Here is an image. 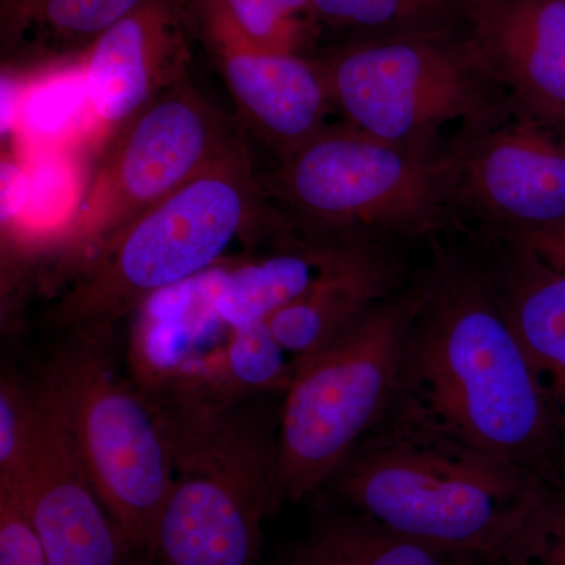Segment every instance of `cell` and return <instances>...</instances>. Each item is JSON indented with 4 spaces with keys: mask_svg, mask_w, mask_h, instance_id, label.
Listing matches in <instances>:
<instances>
[{
    "mask_svg": "<svg viewBox=\"0 0 565 565\" xmlns=\"http://www.w3.org/2000/svg\"><path fill=\"white\" fill-rule=\"evenodd\" d=\"M386 416L511 465L565 494V426L468 248L437 247Z\"/></svg>",
    "mask_w": 565,
    "mask_h": 565,
    "instance_id": "cell-1",
    "label": "cell"
},
{
    "mask_svg": "<svg viewBox=\"0 0 565 565\" xmlns=\"http://www.w3.org/2000/svg\"><path fill=\"white\" fill-rule=\"evenodd\" d=\"M172 449L151 565H262L274 505L278 415L195 382L150 390Z\"/></svg>",
    "mask_w": 565,
    "mask_h": 565,
    "instance_id": "cell-2",
    "label": "cell"
},
{
    "mask_svg": "<svg viewBox=\"0 0 565 565\" xmlns=\"http://www.w3.org/2000/svg\"><path fill=\"white\" fill-rule=\"evenodd\" d=\"M329 486L386 530L487 565L550 493L511 465L386 415Z\"/></svg>",
    "mask_w": 565,
    "mask_h": 565,
    "instance_id": "cell-3",
    "label": "cell"
},
{
    "mask_svg": "<svg viewBox=\"0 0 565 565\" xmlns=\"http://www.w3.org/2000/svg\"><path fill=\"white\" fill-rule=\"evenodd\" d=\"M243 136L217 161L143 212L74 274L52 311L65 333L110 330L167 289L221 262L237 237L274 243L291 222L267 203Z\"/></svg>",
    "mask_w": 565,
    "mask_h": 565,
    "instance_id": "cell-4",
    "label": "cell"
},
{
    "mask_svg": "<svg viewBox=\"0 0 565 565\" xmlns=\"http://www.w3.org/2000/svg\"><path fill=\"white\" fill-rule=\"evenodd\" d=\"M263 188L305 236L393 245L463 232L448 141L396 143L327 125Z\"/></svg>",
    "mask_w": 565,
    "mask_h": 565,
    "instance_id": "cell-5",
    "label": "cell"
},
{
    "mask_svg": "<svg viewBox=\"0 0 565 565\" xmlns=\"http://www.w3.org/2000/svg\"><path fill=\"white\" fill-rule=\"evenodd\" d=\"M109 332L66 333L35 385L137 564L151 565L172 487V449L158 401L122 377Z\"/></svg>",
    "mask_w": 565,
    "mask_h": 565,
    "instance_id": "cell-6",
    "label": "cell"
},
{
    "mask_svg": "<svg viewBox=\"0 0 565 565\" xmlns=\"http://www.w3.org/2000/svg\"><path fill=\"white\" fill-rule=\"evenodd\" d=\"M422 299L419 270L333 343L299 363L278 411L275 512L329 486L384 419Z\"/></svg>",
    "mask_w": 565,
    "mask_h": 565,
    "instance_id": "cell-7",
    "label": "cell"
},
{
    "mask_svg": "<svg viewBox=\"0 0 565 565\" xmlns=\"http://www.w3.org/2000/svg\"><path fill=\"white\" fill-rule=\"evenodd\" d=\"M345 125L396 143L441 145L445 126L509 120L508 96L460 29L349 41L316 57Z\"/></svg>",
    "mask_w": 565,
    "mask_h": 565,
    "instance_id": "cell-8",
    "label": "cell"
},
{
    "mask_svg": "<svg viewBox=\"0 0 565 565\" xmlns=\"http://www.w3.org/2000/svg\"><path fill=\"white\" fill-rule=\"evenodd\" d=\"M188 77L118 129L79 202L51 239L73 275L136 221L206 170L239 137Z\"/></svg>",
    "mask_w": 565,
    "mask_h": 565,
    "instance_id": "cell-9",
    "label": "cell"
},
{
    "mask_svg": "<svg viewBox=\"0 0 565 565\" xmlns=\"http://www.w3.org/2000/svg\"><path fill=\"white\" fill-rule=\"evenodd\" d=\"M509 120L459 128L448 141L463 228L475 222L522 232L565 221V139L522 118Z\"/></svg>",
    "mask_w": 565,
    "mask_h": 565,
    "instance_id": "cell-10",
    "label": "cell"
},
{
    "mask_svg": "<svg viewBox=\"0 0 565 565\" xmlns=\"http://www.w3.org/2000/svg\"><path fill=\"white\" fill-rule=\"evenodd\" d=\"M459 29L512 117L565 139V0H465Z\"/></svg>",
    "mask_w": 565,
    "mask_h": 565,
    "instance_id": "cell-11",
    "label": "cell"
},
{
    "mask_svg": "<svg viewBox=\"0 0 565 565\" xmlns=\"http://www.w3.org/2000/svg\"><path fill=\"white\" fill-rule=\"evenodd\" d=\"M39 396V437L24 473L0 486L20 498L50 565H137L131 544L85 475L61 423Z\"/></svg>",
    "mask_w": 565,
    "mask_h": 565,
    "instance_id": "cell-12",
    "label": "cell"
},
{
    "mask_svg": "<svg viewBox=\"0 0 565 565\" xmlns=\"http://www.w3.org/2000/svg\"><path fill=\"white\" fill-rule=\"evenodd\" d=\"M192 2L150 0L84 51L85 99L104 131L117 132L188 77L185 25Z\"/></svg>",
    "mask_w": 565,
    "mask_h": 565,
    "instance_id": "cell-13",
    "label": "cell"
},
{
    "mask_svg": "<svg viewBox=\"0 0 565 565\" xmlns=\"http://www.w3.org/2000/svg\"><path fill=\"white\" fill-rule=\"evenodd\" d=\"M463 234L539 388L565 426V273L508 234L478 226Z\"/></svg>",
    "mask_w": 565,
    "mask_h": 565,
    "instance_id": "cell-14",
    "label": "cell"
},
{
    "mask_svg": "<svg viewBox=\"0 0 565 565\" xmlns=\"http://www.w3.org/2000/svg\"><path fill=\"white\" fill-rule=\"evenodd\" d=\"M247 128L285 161L326 128L333 109L316 58L243 47H212Z\"/></svg>",
    "mask_w": 565,
    "mask_h": 565,
    "instance_id": "cell-15",
    "label": "cell"
},
{
    "mask_svg": "<svg viewBox=\"0 0 565 565\" xmlns=\"http://www.w3.org/2000/svg\"><path fill=\"white\" fill-rule=\"evenodd\" d=\"M385 244L355 243L294 233L274 244L270 255L245 262L218 278L212 307L234 327L267 322L319 282Z\"/></svg>",
    "mask_w": 565,
    "mask_h": 565,
    "instance_id": "cell-16",
    "label": "cell"
},
{
    "mask_svg": "<svg viewBox=\"0 0 565 565\" xmlns=\"http://www.w3.org/2000/svg\"><path fill=\"white\" fill-rule=\"evenodd\" d=\"M408 278L393 245H381L282 308L267 326L299 366L333 343Z\"/></svg>",
    "mask_w": 565,
    "mask_h": 565,
    "instance_id": "cell-17",
    "label": "cell"
},
{
    "mask_svg": "<svg viewBox=\"0 0 565 565\" xmlns=\"http://www.w3.org/2000/svg\"><path fill=\"white\" fill-rule=\"evenodd\" d=\"M478 557L433 548L370 516L333 515L275 557L273 565H471Z\"/></svg>",
    "mask_w": 565,
    "mask_h": 565,
    "instance_id": "cell-18",
    "label": "cell"
},
{
    "mask_svg": "<svg viewBox=\"0 0 565 565\" xmlns=\"http://www.w3.org/2000/svg\"><path fill=\"white\" fill-rule=\"evenodd\" d=\"M212 47L300 54L321 31L311 0H196Z\"/></svg>",
    "mask_w": 565,
    "mask_h": 565,
    "instance_id": "cell-19",
    "label": "cell"
},
{
    "mask_svg": "<svg viewBox=\"0 0 565 565\" xmlns=\"http://www.w3.org/2000/svg\"><path fill=\"white\" fill-rule=\"evenodd\" d=\"M150 0H0L3 46L85 50Z\"/></svg>",
    "mask_w": 565,
    "mask_h": 565,
    "instance_id": "cell-20",
    "label": "cell"
},
{
    "mask_svg": "<svg viewBox=\"0 0 565 565\" xmlns=\"http://www.w3.org/2000/svg\"><path fill=\"white\" fill-rule=\"evenodd\" d=\"M322 28L349 41L403 39L455 32L465 0H311Z\"/></svg>",
    "mask_w": 565,
    "mask_h": 565,
    "instance_id": "cell-21",
    "label": "cell"
},
{
    "mask_svg": "<svg viewBox=\"0 0 565 565\" xmlns=\"http://www.w3.org/2000/svg\"><path fill=\"white\" fill-rule=\"evenodd\" d=\"M217 366V392L230 397L285 394L297 373L296 360L275 340L267 322L234 327Z\"/></svg>",
    "mask_w": 565,
    "mask_h": 565,
    "instance_id": "cell-22",
    "label": "cell"
},
{
    "mask_svg": "<svg viewBox=\"0 0 565 565\" xmlns=\"http://www.w3.org/2000/svg\"><path fill=\"white\" fill-rule=\"evenodd\" d=\"M41 403L35 382L11 374L0 379V482H14L24 473L39 437Z\"/></svg>",
    "mask_w": 565,
    "mask_h": 565,
    "instance_id": "cell-23",
    "label": "cell"
},
{
    "mask_svg": "<svg viewBox=\"0 0 565 565\" xmlns=\"http://www.w3.org/2000/svg\"><path fill=\"white\" fill-rule=\"evenodd\" d=\"M490 565H565V494H546Z\"/></svg>",
    "mask_w": 565,
    "mask_h": 565,
    "instance_id": "cell-24",
    "label": "cell"
},
{
    "mask_svg": "<svg viewBox=\"0 0 565 565\" xmlns=\"http://www.w3.org/2000/svg\"><path fill=\"white\" fill-rule=\"evenodd\" d=\"M0 565H50L20 498L0 486Z\"/></svg>",
    "mask_w": 565,
    "mask_h": 565,
    "instance_id": "cell-25",
    "label": "cell"
},
{
    "mask_svg": "<svg viewBox=\"0 0 565 565\" xmlns=\"http://www.w3.org/2000/svg\"><path fill=\"white\" fill-rule=\"evenodd\" d=\"M525 244L550 266L565 273V221L544 228L501 232Z\"/></svg>",
    "mask_w": 565,
    "mask_h": 565,
    "instance_id": "cell-26",
    "label": "cell"
}]
</instances>
